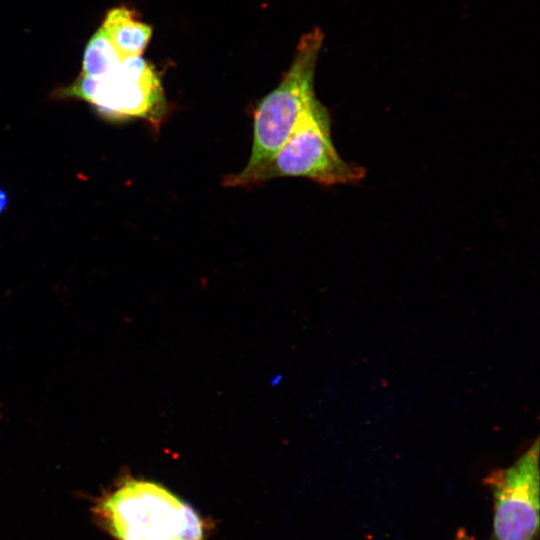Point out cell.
I'll list each match as a JSON object with an SVG mask.
<instances>
[{
    "instance_id": "obj_1",
    "label": "cell",
    "mask_w": 540,
    "mask_h": 540,
    "mask_svg": "<svg viewBox=\"0 0 540 540\" xmlns=\"http://www.w3.org/2000/svg\"><path fill=\"white\" fill-rule=\"evenodd\" d=\"M92 511L116 540H207L199 513L152 481L126 479L99 498Z\"/></svg>"
},
{
    "instance_id": "obj_2",
    "label": "cell",
    "mask_w": 540,
    "mask_h": 540,
    "mask_svg": "<svg viewBox=\"0 0 540 540\" xmlns=\"http://www.w3.org/2000/svg\"><path fill=\"white\" fill-rule=\"evenodd\" d=\"M364 176V167L347 162L338 154L331 137L329 112L316 99L269 160L252 170L225 176L223 184L238 187L281 177H300L332 186L356 183Z\"/></svg>"
},
{
    "instance_id": "obj_3",
    "label": "cell",
    "mask_w": 540,
    "mask_h": 540,
    "mask_svg": "<svg viewBox=\"0 0 540 540\" xmlns=\"http://www.w3.org/2000/svg\"><path fill=\"white\" fill-rule=\"evenodd\" d=\"M322 42L319 28L305 33L279 84L256 106L252 146L243 171L269 160L290 137L302 113L317 99L314 75Z\"/></svg>"
},
{
    "instance_id": "obj_4",
    "label": "cell",
    "mask_w": 540,
    "mask_h": 540,
    "mask_svg": "<svg viewBox=\"0 0 540 540\" xmlns=\"http://www.w3.org/2000/svg\"><path fill=\"white\" fill-rule=\"evenodd\" d=\"M56 96L88 102L109 120L138 118L155 129L160 127L167 108L161 81L154 67L141 56L123 58L101 78L81 74L72 84L59 89Z\"/></svg>"
},
{
    "instance_id": "obj_5",
    "label": "cell",
    "mask_w": 540,
    "mask_h": 540,
    "mask_svg": "<svg viewBox=\"0 0 540 540\" xmlns=\"http://www.w3.org/2000/svg\"><path fill=\"white\" fill-rule=\"evenodd\" d=\"M539 443L511 466L488 474L493 496V540H536L539 532Z\"/></svg>"
},
{
    "instance_id": "obj_6",
    "label": "cell",
    "mask_w": 540,
    "mask_h": 540,
    "mask_svg": "<svg viewBox=\"0 0 540 540\" xmlns=\"http://www.w3.org/2000/svg\"><path fill=\"white\" fill-rule=\"evenodd\" d=\"M101 27L122 57L141 56L152 35V28L124 6L111 9Z\"/></svg>"
},
{
    "instance_id": "obj_7",
    "label": "cell",
    "mask_w": 540,
    "mask_h": 540,
    "mask_svg": "<svg viewBox=\"0 0 540 540\" xmlns=\"http://www.w3.org/2000/svg\"><path fill=\"white\" fill-rule=\"evenodd\" d=\"M111 39L100 27L89 40L83 57L82 73L85 76L101 78L111 73L122 61Z\"/></svg>"
},
{
    "instance_id": "obj_8",
    "label": "cell",
    "mask_w": 540,
    "mask_h": 540,
    "mask_svg": "<svg viewBox=\"0 0 540 540\" xmlns=\"http://www.w3.org/2000/svg\"><path fill=\"white\" fill-rule=\"evenodd\" d=\"M454 540H477L473 535H470L465 529H459Z\"/></svg>"
},
{
    "instance_id": "obj_9",
    "label": "cell",
    "mask_w": 540,
    "mask_h": 540,
    "mask_svg": "<svg viewBox=\"0 0 540 540\" xmlns=\"http://www.w3.org/2000/svg\"><path fill=\"white\" fill-rule=\"evenodd\" d=\"M7 197L3 190L0 189V212L6 207Z\"/></svg>"
}]
</instances>
